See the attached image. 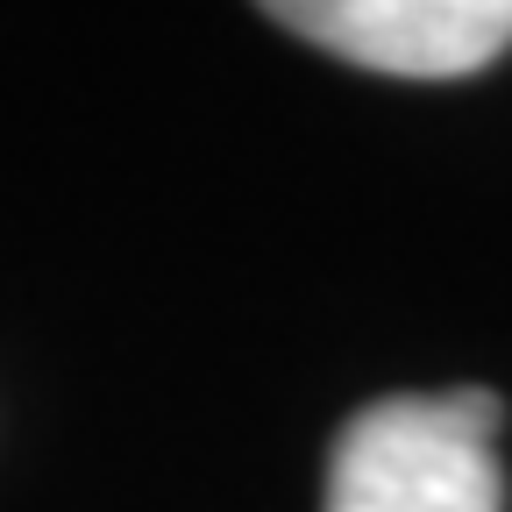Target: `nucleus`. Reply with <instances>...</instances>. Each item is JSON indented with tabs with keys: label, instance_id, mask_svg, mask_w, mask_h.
<instances>
[{
	"label": "nucleus",
	"instance_id": "f257e3e1",
	"mask_svg": "<svg viewBox=\"0 0 512 512\" xmlns=\"http://www.w3.org/2000/svg\"><path fill=\"white\" fill-rule=\"evenodd\" d=\"M498 427L505 406L477 384L377 399L335 434L320 512H505Z\"/></svg>",
	"mask_w": 512,
	"mask_h": 512
},
{
	"label": "nucleus",
	"instance_id": "f03ea898",
	"mask_svg": "<svg viewBox=\"0 0 512 512\" xmlns=\"http://www.w3.org/2000/svg\"><path fill=\"white\" fill-rule=\"evenodd\" d=\"M271 22L384 79H470L512 50V0H292Z\"/></svg>",
	"mask_w": 512,
	"mask_h": 512
}]
</instances>
